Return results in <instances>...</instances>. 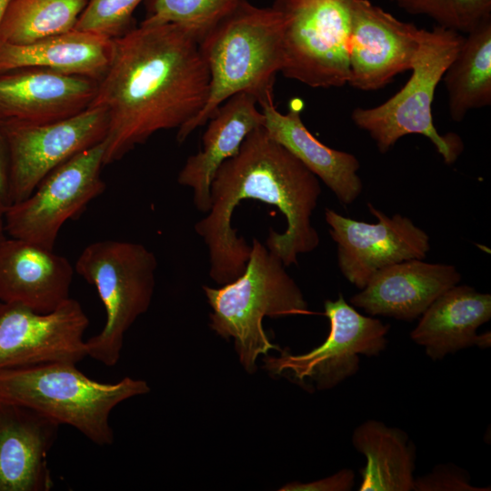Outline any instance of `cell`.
Here are the masks:
<instances>
[{
	"label": "cell",
	"mask_w": 491,
	"mask_h": 491,
	"mask_svg": "<svg viewBox=\"0 0 491 491\" xmlns=\"http://www.w3.org/2000/svg\"><path fill=\"white\" fill-rule=\"evenodd\" d=\"M98 81L38 67L0 72V122L43 125L87 109Z\"/></svg>",
	"instance_id": "cell-15"
},
{
	"label": "cell",
	"mask_w": 491,
	"mask_h": 491,
	"mask_svg": "<svg viewBox=\"0 0 491 491\" xmlns=\"http://www.w3.org/2000/svg\"><path fill=\"white\" fill-rule=\"evenodd\" d=\"M74 270L54 249L5 237L0 242V302L51 312L70 298Z\"/></svg>",
	"instance_id": "cell-17"
},
{
	"label": "cell",
	"mask_w": 491,
	"mask_h": 491,
	"mask_svg": "<svg viewBox=\"0 0 491 491\" xmlns=\"http://www.w3.org/2000/svg\"><path fill=\"white\" fill-rule=\"evenodd\" d=\"M355 483V474L350 469H342L339 472L311 483L292 482L284 486L283 491H348Z\"/></svg>",
	"instance_id": "cell-30"
},
{
	"label": "cell",
	"mask_w": 491,
	"mask_h": 491,
	"mask_svg": "<svg viewBox=\"0 0 491 491\" xmlns=\"http://www.w3.org/2000/svg\"><path fill=\"white\" fill-rule=\"evenodd\" d=\"M88 0H12L0 41L24 45L75 29Z\"/></svg>",
	"instance_id": "cell-25"
},
{
	"label": "cell",
	"mask_w": 491,
	"mask_h": 491,
	"mask_svg": "<svg viewBox=\"0 0 491 491\" xmlns=\"http://www.w3.org/2000/svg\"><path fill=\"white\" fill-rule=\"evenodd\" d=\"M104 155L103 141L55 167L27 197L8 205L5 233L54 249L64 224L105 190L101 178Z\"/></svg>",
	"instance_id": "cell-9"
},
{
	"label": "cell",
	"mask_w": 491,
	"mask_h": 491,
	"mask_svg": "<svg viewBox=\"0 0 491 491\" xmlns=\"http://www.w3.org/2000/svg\"><path fill=\"white\" fill-rule=\"evenodd\" d=\"M367 207L376 223L355 220L325 209L329 234L337 245L339 269L360 290L381 269L424 259L430 250L428 235L410 218L399 214L389 216L371 203Z\"/></svg>",
	"instance_id": "cell-12"
},
{
	"label": "cell",
	"mask_w": 491,
	"mask_h": 491,
	"mask_svg": "<svg viewBox=\"0 0 491 491\" xmlns=\"http://www.w3.org/2000/svg\"><path fill=\"white\" fill-rule=\"evenodd\" d=\"M321 195L319 179L261 125L247 135L239 152L217 170L211 185V206L195 225L209 256V276L219 285L240 276L251 246L232 226L235 207L243 200L276 206L286 220L279 234L269 229L267 249L285 265L297 264L320 242L311 216Z\"/></svg>",
	"instance_id": "cell-2"
},
{
	"label": "cell",
	"mask_w": 491,
	"mask_h": 491,
	"mask_svg": "<svg viewBox=\"0 0 491 491\" xmlns=\"http://www.w3.org/2000/svg\"><path fill=\"white\" fill-rule=\"evenodd\" d=\"M60 425L25 406L0 401V491H49L48 454Z\"/></svg>",
	"instance_id": "cell-16"
},
{
	"label": "cell",
	"mask_w": 491,
	"mask_h": 491,
	"mask_svg": "<svg viewBox=\"0 0 491 491\" xmlns=\"http://www.w3.org/2000/svg\"><path fill=\"white\" fill-rule=\"evenodd\" d=\"M241 0H150L143 24H175L187 31L198 43Z\"/></svg>",
	"instance_id": "cell-26"
},
{
	"label": "cell",
	"mask_w": 491,
	"mask_h": 491,
	"mask_svg": "<svg viewBox=\"0 0 491 491\" xmlns=\"http://www.w3.org/2000/svg\"><path fill=\"white\" fill-rule=\"evenodd\" d=\"M149 391L145 381L128 376L114 384L95 381L73 363L0 369V401L30 408L60 426H71L101 446L115 440L109 421L112 410Z\"/></svg>",
	"instance_id": "cell-4"
},
{
	"label": "cell",
	"mask_w": 491,
	"mask_h": 491,
	"mask_svg": "<svg viewBox=\"0 0 491 491\" xmlns=\"http://www.w3.org/2000/svg\"><path fill=\"white\" fill-rule=\"evenodd\" d=\"M112 50V38L76 29L24 45L0 41V72L38 67L99 81Z\"/></svg>",
	"instance_id": "cell-22"
},
{
	"label": "cell",
	"mask_w": 491,
	"mask_h": 491,
	"mask_svg": "<svg viewBox=\"0 0 491 491\" xmlns=\"http://www.w3.org/2000/svg\"><path fill=\"white\" fill-rule=\"evenodd\" d=\"M11 2L12 0H0V28H1L5 15L6 13V10Z\"/></svg>",
	"instance_id": "cell-33"
},
{
	"label": "cell",
	"mask_w": 491,
	"mask_h": 491,
	"mask_svg": "<svg viewBox=\"0 0 491 491\" xmlns=\"http://www.w3.org/2000/svg\"><path fill=\"white\" fill-rule=\"evenodd\" d=\"M0 198L8 205V151L0 124Z\"/></svg>",
	"instance_id": "cell-31"
},
{
	"label": "cell",
	"mask_w": 491,
	"mask_h": 491,
	"mask_svg": "<svg viewBox=\"0 0 491 491\" xmlns=\"http://www.w3.org/2000/svg\"><path fill=\"white\" fill-rule=\"evenodd\" d=\"M8 151L9 205L27 197L55 167L105 138L106 111L91 105L69 118L43 125L0 122Z\"/></svg>",
	"instance_id": "cell-11"
},
{
	"label": "cell",
	"mask_w": 491,
	"mask_h": 491,
	"mask_svg": "<svg viewBox=\"0 0 491 491\" xmlns=\"http://www.w3.org/2000/svg\"><path fill=\"white\" fill-rule=\"evenodd\" d=\"M416 491H486L473 486L467 472L455 465H437L433 471L414 481Z\"/></svg>",
	"instance_id": "cell-29"
},
{
	"label": "cell",
	"mask_w": 491,
	"mask_h": 491,
	"mask_svg": "<svg viewBox=\"0 0 491 491\" xmlns=\"http://www.w3.org/2000/svg\"><path fill=\"white\" fill-rule=\"evenodd\" d=\"M460 281L461 275L452 265L412 259L378 271L350 303L371 316L412 321Z\"/></svg>",
	"instance_id": "cell-18"
},
{
	"label": "cell",
	"mask_w": 491,
	"mask_h": 491,
	"mask_svg": "<svg viewBox=\"0 0 491 491\" xmlns=\"http://www.w3.org/2000/svg\"><path fill=\"white\" fill-rule=\"evenodd\" d=\"M284 24L280 14L241 0L199 43L210 75L208 96L197 115L177 129L183 143L207 123L229 97L246 92L259 106L274 103V85L284 65Z\"/></svg>",
	"instance_id": "cell-3"
},
{
	"label": "cell",
	"mask_w": 491,
	"mask_h": 491,
	"mask_svg": "<svg viewBox=\"0 0 491 491\" xmlns=\"http://www.w3.org/2000/svg\"><path fill=\"white\" fill-rule=\"evenodd\" d=\"M256 98L246 92L225 101L207 121L202 148L190 155L181 168L177 182L193 191L195 208L207 213L211 206V185L220 166L235 156L249 133L263 125L264 115Z\"/></svg>",
	"instance_id": "cell-19"
},
{
	"label": "cell",
	"mask_w": 491,
	"mask_h": 491,
	"mask_svg": "<svg viewBox=\"0 0 491 491\" xmlns=\"http://www.w3.org/2000/svg\"><path fill=\"white\" fill-rule=\"evenodd\" d=\"M356 0H274L284 24L286 78L313 88L341 87L349 76L348 40Z\"/></svg>",
	"instance_id": "cell-8"
},
{
	"label": "cell",
	"mask_w": 491,
	"mask_h": 491,
	"mask_svg": "<svg viewBox=\"0 0 491 491\" xmlns=\"http://www.w3.org/2000/svg\"><path fill=\"white\" fill-rule=\"evenodd\" d=\"M352 442L366 458L359 491L414 489L416 448L403 430L367 420L355 429Z\"/></svg>",
	"instance_id": "cell-23"
},
{
	"label": "cell",
	"mask_w": 491,
	"mask_h": 491,
	"mask_svg": "<svg viewBox=\"0 0 491 491\" xmlns=\"http://www.w3.org/2000/svg\"><path fill=\"white\" fill-rule=\"evenodd\" d=\"M143 0H88L76 30L118 37L130 30L133 13Z\"/></svg>",
	"instance_id": "cell-28"
},
{
	"label": "cell",
	"mask_w": 491,
	"mask_h": 491,
	"mask_svg": "<svg viewBox=\"0 0 491 491\" xmlns=\"http://www.w3.org/2000/svg\"><path fill=\"white\" fill-rule=\"evenodd\" d=\"M466 35L442 78L455 122L491 105V17Z\"/></svg>",
	"instance_id": "cell-24"
},
{
	"label": "cell",
	"mask_w": 491,
	"mask_h": 491,
	"mask_svg": "<svg viewBox=\"0 0 491 491\" xmlns=\"http://www.w3.org/2000/svg\"><path fill=\"white\" fill-rule=\"evenodd\" d=\"M157 260L144 245L102 240L84 248L75 270L93 285L105 306V324L87 340V356L106 366L118 362L125 332L150 306Z\"/></svg>",
	"instance_id": "cell-7"
},
{
	"label": "cell",
	"mask_w": 491,
	"mask_h": 491,
	"mask_svg": "<svg viewBox=\"0 0 491 491\" xmlns=\"http://www.w3.org/2000/svg\"><path fill=\"white\" fill-rule=\"evenodd\" d=\"M324 308L330 323L326 340L302 355L284 349L279 356H266L265 368L269 373L305 387L329 389L358 371L359 355L376 356L386 349L389 325L361 315L341 294L335 301L326 300Z\"/></svg>",
	"instance_id": "cell-10"
},
{
	"label": "cell",
	"mask_w": 491,
	"mask_h": 491,
	"mask_svg": "<svg viewBox=\"0 0 491 491\" xmlns=\"http://www.w3.org/2000/svg\"><path fill=\"white\" fill-rule=\"evenodd\" d=\"M210 75L199 43L175 24H143L113 38L109 65L91 105L108 116L105 165L202 110ZM90 105V106H91Z\"/></svg>",
	"instance_id": "cell-1"
},
{
	"label": "cell",
	"mask_w": 491,
	"mask_h": 491,
	"mask_svg": "<svg viewBox=\"0 0 491 491\" xmlns=\"http://www.w3.org/2000/svg\"><path fill=\"white\" fill-rule=\"evenodd\" d=\"M490 318L491 296L457 284L421 315L410 336L425 347L428 357L438 360L472 346H489L490 334L478 336L476 330Z\"/></svg>",
	"instance_id": "cell-21"
},
{
	"label": "cell",
	"mask_w": 491,
	"mask_h": 491,
	"mask_svg": "<svg viewBox=\"0 0 491 491\" xmlns=\"http://www.w3.org/2000/svg\"><path fill=\"white\" fill-rule=\"evenodd\" d=\"M260 108L268 135L320 179L341 204H352L359 196L363 184L358 175V159L351 153L324 145L306 128L299 99L292 101L286 114L279 112L274 103Z\"/></svg>",
	"instance_id": "cell-20"
},
{
	"label": "cell",
	"mask_w": 491,
	"mask_h": 491,
	"mask_svg": "<svg viewBox=\"0 0 491 491\" xmlns=\"http://www.w3.org/2000/svg\"><path fill=\"white\" fill-rule=\"evenodd\" d=\"M203 289L213 310L210 328L224 338H234L239 361L250 374L256 372L260 355L279 350L264 331V317L308 313L302 291L281 259L256 238L240 276L222 287L204 286Z\"/></svg>",
	"instance_id": "cell-5"
},
{
	"label": "cell",
	"mask_w": 491,
	"mask_h": 491,
	"mask_svg": "<svg viewBox=\"0 0 491 491\" xmlns=\"http://www.w3.org/2000/svg\"><path fill=\"white\" fill-rule=\"evenodd\" d=\"M7 205L0 198V242L5 238V216Z\"/></svg>",
	"instance_id": "cell-32"
},
{
	"label": "cell",
	"mask_w": 491,
	"mask_h": 491,
	"mask_svg": "<svg viewBox=\"0 0 491 491\" xmlns=\"http://www.w3.org/2000/svg\"><path fill=\"white\" fill-rule=\"evenodd\" d=\"M88 325L81 305L71 297L48 313L0 302V369L77 364L87 356L84 334Z\"/></svg>",
	"instance_id": "cell-13"
},
{
	"label": "cell",
	"mask_w": 491,
	"mask_h": 491,
	"mask_svg": "<svg viewBox=\"0 0 491 491\" xmlns=\"http://www.w3.org/2000/svg\"><path fill=\"white\" fill-rule=\"evenodd\" d=\"M463 39L462 34L437 25L430 31L424 29L406 85L379 105L353 110L352 121L368 133L379 152L386 153L400 138L416 134L432 142L446 164L452 165L458 158L463 142L456 134L443 135L437 132L432 104L436 87Z\"/></svg>",
	"instance_id": "cell-6"
},
{
	"label": "cell",
	"mask_w": 491,
	"mask_h": 491,
	"mask_svg": "<svg viewBox=\"0 0 491 491\" xmlns=\"http://www.w3.org/2000/svg\"><path fill=\"white\" fill-rule=\"evenodd\" d=\"M423 32L369 0H356L348 40L347 85L375 91L411 70Z\"/></svg>",
	"instance_id": "cell-14"
},
{
	"label": "cell",
	"mask_w": 491,
	"mask_h": 491,
	"mask_svg": "<svg viewBox=\"0 0 491 491\" xmlns=\"http://www.w3.org/2000/svg\"><path fill=\"white\" fill-rule=\"evenodd\" d=\"M411 15H424L437 26L469 33L491 17V0H391Z\"/></svg>",
	"instance_id": "cell-27"
}]
</instances>
